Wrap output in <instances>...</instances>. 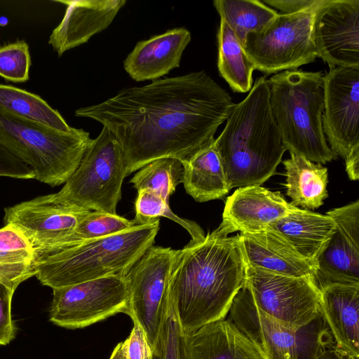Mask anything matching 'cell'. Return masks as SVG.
<instances>
[{
  "mask_svg": "<svg viewBox=\"0 0 359 359\" xmlns=\"http://www.w3.org/2000/svg\"><path fill=\"white\" fill-rule=\"evenodd\" d=\"M205 71L120 90L75 116L98 121L116 137L127 175L163 158L189 159L214 138L234 106Z\"/></svg>",
  "mask_w": 359,
  "mask_h": 359,
  "instance_id": "6da1fadb",
  "label": "cell"
},
{
  "mask_svg": "<svg viewBox=\"0 0 359 359\" xmlns=\"http://www.w3.org/2000/svg\"><path fill=\"white\" fill-rule=\"evenodd\" d=\"M245 269L238 234L229 236L218 227L175 250L168 297L187 334L226 319L243 285Z\"/></svg>",
  "mask_w": 359,
  "mask_h": 359,
  "instance_id": "7a4b0ae2",
  "label": "cell"
},
{
  "mask_svg": "<svg viewBox=\"0 0 359 359\" xmlns=\"http://www.w3.org/2000/svg\"><path fill=\"white\" fill-rule=\"evenodd\" d=\"M269 97L268 80L257 78L247 97L234 104L215 139L231 189L262 184L275 173L286 151Z\"/></svg>",
  "mask_w": 359,
  "mask_h": 359,
  "instance_id": "3957f363",
  "label": "cell"
},
{
  "mask_svg": "<svg viewBox=\"0 0 359 359\" xmlns=\"http://www.w3.org/2000/svg\"><path fill=\"white\" fill-rule=\"evenodd\" d=\"M159 229V219H154L42 255L36 258L35 276L43 285L54 289L110 275L126 276L153 245Z\"/></svg>",
  "mask_w": 359,
  "mask_h": 359,
  "instance_id": "277c9868",
  "label": "cell"
},
{
  "mask_svg": "<svg viewBox=\"0 0 359 359\" xmlns=\"http://www.w3.org/2000/svg\"><path fill=\"white\" fill-rule=\"evenodd\" d=\"M267 80L271 112L285 150L321 165L337 159L323 132V72L286 70Z\"/></svg>",
  "mask_w": 359,
  "mask_h": 359,
  "instance_id": "5b68a950",
  "label": "cell"
},
{
  "mask_svg": "<svg viewBox=\"0 0 359 359\" xmlns=\"http://www.w3.org/2000/svg\"><path fill=\"white\" fill-rule=\"evenodd\" d=\"M93 142L83 129L62 132L0 107V144L51 187L66 182Z\"/></svg>",
  "mask_w": 359,
  "mask_h": 359,
  "instance_id": "8992f818",
  "label": "cell"
},
{
  "mask_svg": "<svg viewBox=\"0 0 359 359\" xmlns=\"http://www.w3.org/2000/svg\"><path fill=\"white\" fill-rule=\"evenodd\" d=\"M126 176L121 146L103 126L78 168L54 196L60 203L68 207L116 215Z\"/></svg>",
  "mask_w": 359,
  "mask_h": 359,
  "instance_id": "52a82bcc",
  "label": "cell"
},
{
  "mask_svg": "<svg viewBox=\"0 0 359 359\" xmlns=\"http://www.w3.org/2000/svg\"><path fill=\"white\" fill-rule=\"evenodd\" d=\"M227 320L264 353L266 359H317L332 338L322 314L306 326L295 328L257 309L244 284L236 294Z\"/></svg>",
  "mask_w": 359,
  "mask_h": 359,
  "instance_id": "ba28073f",
  "label": "cell"
},
{
  "mask_svg": "<svg viewBox=\"0 0 359 359\" xmlns=\"http://www.w3.org/2000/svg\"><path fill=\"white\" fill-rule=\"evenodd\" d=\"M292 14H278L260 29L249 33L244 49L255 69L266 76L297 69L318 57L313 26L316 11L323 3Z\"/></svg>",
  "mask_w": 359,
  "mask_h": 359,
  "instance_id": "9c48e42d",
  "label": "cell"
},
{
  "mask_svg": "<svg viewBox=\"0 0 359 359\" xmlns=\"http://www.w3.org/2000/svg\"><path fill=\"white\" fill-rule=\"evenodd\" d=\"M358 121L359 68H330L324 75L323 132L351 180L359 178Z\"/></svg>",
  "mask_w": 359,
  "mask_h": 359,
  "instance_id": "30bf717a",
  "label": "cell"
},
{
  "mask_svg": "<svg viewBox=\"0 0 359 359\" xmlns=\"http://www.w3.org/2000/svg\"><path fill=\"white\" fill-rule=\"evenodd\" d=\"M244 284L255 306L295 328L321 315L320 291L313 276L294 277L245 265Z\"/></svg>",
  "mask_w": 359,
  "mask_h": 359,
  "instance_id": "8fae6325",
  "label": "cell"
},
{
  "mask_svg": "<svg viewBox=\"0 0 359 359\" xmlns=\"http://www.w3.org/2000/svg\"><path fill=\"white\" fill-rule=\"evenodd\" d=\"M50 320L67 329L83 328L126 313L130 290L124 275H110L53 289Z\"/></svg>",
  "mask_w": 359,
  "mask_h": 359,
  "instance_id": "7c38bea8",
  "label": "cell"
},
{
  "mask_svg": "<svg viewBox=\"0 0 359 359\" xmlns=\"http://www.w3.org/2000/svg\"><path fill=\"white\" fill-rule=\"evenodd\" d=\"M175 251L152 245L126 276L130 290L126 313L142 327L152 348L168 306V283Z\"/></svg>",
  "mask_w": 359,
  "mask_h": 359,
  "instance_id": "4fadbf2b",
  "label": "cell"
},
{
  "mask_svg": "<svg viewBox=\"0 0 359 359\" xmlns=\"http://www.w3.org/2000/svg\"><path fill=\"white\" fill-rule=\"evenodd\" d=\"M90 212L64 205L51 194L6 208L4 219L26 238L37 258L67 236Z\"/></svg>",
  "mask_w": 359,
  "mask_h": 359,
  "instance_id": "5bb4252c",
  "label": "cell"
},
{
  "mask_svg": "<svg viewBox=\"0 0 359 359\" xmlns=\"http://www.w3.org/2000/svg\"><path fill=\"white\" fill-rule=\"evenodd\" d=\"M318 57L330 68H359V0H324L316 11Z\"/></svg>",
  "mask_w": 359,
  "mask_h": 359,
  "instance_id": "9a60e30c",
  "label": "cell"
},
{
  "mask_svg": "<svg viewBox=\"0 0 359 359\" xmlns=\"http://www.w3.org/2000/svg\"><path fill=\"white\" fill-rule=\"evenodd\" d=\"M335 231L316 262L319 289L327 284L359 285V201L326 212Z\"/></svg>",
  "mask_w": 359,
  "mask_h": 359,
  "instance_id": "2e32d148",
  "label": "cell"
},
{
  "mask_svg": "<svg viewBox=\"0 0 359 359\" xmlns=\"http://www.w3.org/2000/svg\"><path fill=\"white\" fill-rule=\"evenodd\" d=\"M294 208L278 191L259 185L238 187L227 197L218 228L226 235L255 233L269 227Z\"/></svg>",
  "mask_w": 359,
  "mask_h": 359,
  "instance_id": "e0dca14e",
  "label": "cell"
},
{
  "mask_svg": "<svg viewBox=\"0 0 359 359\" xmlns=\"http://www.w3.org/2000/svg\"><path fill=\"white\" fill-rule=\"evenodd\" d=\"M66 6L60 24L52 31L48 43L58 57L86 43L91 36L107 29L126 0L57 1Z\"/></svg>",
  "mask_w": 359,
  "mask_h": 359,
  "instance_id": "ac0fdd59",
  "label": "cell"
},
{
  "mask_svg": "<svg viewBox=\"0 0 359 359\" xmlns=\"http://www.w3.org/2000/svg\"><path fill=\"white\" fill-rule=\"evenodd\" d=\"M238 234L245 265L290 276L314 277L315 265L273 228Z\"/></svg>",
  "mask_w": 359,
  "mask_h": 359,
  "instance_id": "d6986e66",
  "label": "cell"
},
{
  "mask_svg": "<svg viewBox=\"0 0 359 359\" xmlns=\"http://www.w3.org/2000/svg\"><path fill=\"white\" fill-rule=\"evenodd\" d=\"M190 41L189 31L182 27L141 41L125 59L124 69L136 81L157 80L180 67Z\"/></svg>",
  "mask_w": 359,
  "mask_h": 359,
  "instance_id": "ffe728a7",
  "label": "cell"
},
{
  "mask_svg": "<svg viewBox=\"0 0 359 359\" xmlns=\"http://www.w3.org/2000/svg\"><path fill=\"white\" fill-rule=\"evenodd\" d=\"M320 291L321 314L335 344L359 358V285L332 283Z\"/></svg>",
  "mask_w": 359,
  "mask_h": 359,
  "instance_id": "44dd1931",
  "label": "cell"
},
{
  "mask_svg": "<svg viewBox=\"0 0 359 359\" xmlns=\"http://www.w3.org/2000/svg\"><path fill=\"white\" fill-rule=\"evenodd\" d=\"M192 359H266L262 351L226 319L189 334Z\"/></svg>",
  "mask_w": 359,
  "mask_h": 359,
  "instance_id": "7402d4cb",
  "label": "cell"
},
{
  "mask_svg": "<svg viewBox=\"0 0 359 359\" xmlns=\"http://www.w3.org/2000/svg\"><path fill=\"white\" fill-rule=\"evenodd\" d=\"M279 232L304 259L316 262L335 231V223L322 215L297 206L270 226Z\"/></svg>",
  "mask_w": 359,
  "mask_h": 359,
  "instance_id": "603a6c76",
  "label": "cell"
},
{
  "mask_svg": "<svg viewBox=\"0 0 359 359\" xmlns=\"http://www.w3.org/2000/svg\"><path fill=\"white\" fill-rule=\"evenodd\" d=\"M182 163V183L187 193L196 201L219 199L231 190L215 138Z\"/></svg>",
  "mask_w": 359,
  "mask_h": 359,
  "instance_id": "cb8c5ba5",
  "label": "cell"
},
{
  "mask_svg": "<svg viewBox=\"0 0 359 359\" xmlns=\"http://www.w3.org/2000/svg\"><path fill=\"white\" fill-rule=\"evenodd\" d=\"M283 163L286 171V194L292 204L306 210L320 207L328 195L327 168L292 153Z\"/></svg>",
  "mask_w": 359,
  "mask_h": 359,
  "instance_id": "d4e9b609",
  "label": "cell"
},
{
  "mask_svg": "<svg viewBox=\"0 0 359 359\" xmlns=\"http://www.w3.org/2000/svg\"><path fill=\"white\" fill-rule=\"evenodd\" d=\"M36 255L31 245L15 228L0 229V283L15 292L36 274Z\"/></svg>",
  "mask_w": 359,
  "mask_h": 359,
  "instance_id": "484cf974",
  "label": "cell"
},
{
  "mask_svg": "<svg viewBox=\"0 0 359 359\" xmlns=\"http://www.w3.org/2000/svg\"><path fill=\"white\" fill-rule=\"evenodd\" d=\"M217 67L233 92L246 93L252 86L254 65L229 25L220 19L217 32Z\"/></svg>",
  "mask_w": 359,
  "mask_h": 359,
  "instance_id": "4316f807",
  "label": "cell"
},
{
  "mask_svg": "<svg viewBox=\"0 0 359 359\" xmlns=\"http://www.w3.org/2000/svg\"><path fill=\"white\" fill-rule=\"evenodd\" d=\"M0 107L55 130L70 132L73 129L58 111L40 96L13 86L0 84Z\"/></svg>",
  "mask_w": 359,
  "mask_h": 359,
  "instance_id": "83f0119b",
  "label": "cell"
},
{
  "mask_svg": "<svg viewBox=\"0 0 359 359\" xmlns=\"http://www.w3.org/2000/svg\"><path fill=\"white\" fill-rule=\"evenodd\" d=\"M213 4L243 46L249 33L260 29L278 14L257 0H215Z\"/></svg>",
  "mask_w": 359,
  "mask_h": 359,
  "instance_id": "f1b7e54d",
  "label": "cell"
},
{
  "mask_svg": "<svg viewBox=\"0 0 359 359\" xmlns=\"http://www.w3.org/2000/svg\"><path fill=\"white\" fill-rule=\"evenodd\" d=\"M137 224L140 223L137 222L135 219L129 220L117 214L111 215L102 212L90 211L79 222L67 236L43 255L59 252L89 241L119 233Z\"/></svg>",
  "mask_w": 359,
  "mask_h": 359,
  "instance_id": "f546056e",
  "label": "cell"
},
{
  "mask_svg": "<svg viewBox=\"0 0 359 359\" xmlns=\"http://www.w3.org/2000/svg\"><path fill=\"white\" fill-rule=\"evenodd\" d=\"M183 170L180 160L159 158L140 168L130 182L137 191L144 189L153 190L168 202L177 186L182 183Z\"/></svg>",
  "mask_w": 359,
  "mask_h": 359,
  "instance_id": "4dcf8cb0",
  "label": "cell"
},
{
  "mask_svg": "<svg viewBox=\"0 0 359 359\" xmlns=\"http://www.w3.org/2000/svg\"><path fill=\"white\" fill-rule=\"evenodd\" d=\"M151 359H192L189 334L182 330L169 299Z\"/></svg>",
  "mask_w": 359,
  "mask_h": 359,
  "instance_id": "1f68e13d",
  "label": "cell"
},
{
  "mask_svg": "<svg viewBox=\"0 0 359 359\" xmlns=\"http://www.w3.org/2000/svg\"><path fill=\"white\" fill-rule=\"evenodd\" d=\"M135 220L141 224L163 217L168 218L184 228L191 237L193 241H198L205 237L201 227L195 222L181 218L170 208L168 202L165 201L158 193L149 189L137 191L135 201Z\"/></svg>",
  "mask_w": 359,
  "mask_h": 359,
  "instance_id": "d6a6232c",
  "label": "cell"
},
{
  "mask_svg": "<svg viewBox=\"0 0 359 359\" xmlns=\"http://www.w3.org/2000/svg\"><path fill=\"white\" fill-rule=\"evenodd\" d=\"M31 57L24 40L0 46V76L6 81L22 83L29 78Z\"/></svg>",
  "mask_w": 359,
  "mask_h": 359,
  "instance_id": "836d02e7",
  "label": "cell"
},
{
  "mask_svg": "<svg viewBox=\"0 0 359 359\" xmlns=\"http://www.w3.org/2000/svg\"><path fill=\"white\" fill-rule=\"evenodd\" d=\"M13 293L0 283V345L8 344L15 337L16 327L11 314Z\"/></svg>",
  "mask_w": 359,
  "mask_h": 359,
  "instance_id": "e575fe53",
  "label": "cell"
},
{
  "mask_svg": "<svg viewBox=\"0 0 359 359\" xmlns=\"http://www.w3.org/2000/svg\"><path fill=\"white\" fill-rule=\"evenodd\" d=\"M126 359H151L153 348L142 327L133 322L128 337L123 341Z\"/></svg>",
  "mask_w": 359,
  "mask_h": 359,
  "instance_id": "d590c367",
  "label": "cell"
},
{
  "mask_svg": "<svg viewBox=\"0 0 359 359\" xmlns=\"http://www.w3.org/2000/svg\"><path fill=\"white\" fill-rule=\"evenodd\" d=\"M322 0H264L262 2L280 10L282 14L306 11L321 3Z\"/></svg>",
  "mask_w": 359,
  "mask_h": 359,
  "instance_id": "8d00e7d4",
  "label": "cell"
},
{
  "mask_svg": "<svg viewBox=\"0 0 359 359\" xmlns=\"http://www.w3.org/2000/svg\"><path fill=\"white\" fill-rule=\"evenodd\" d=\"M317 359H359L341 349L334 343L333 339L327 342L321 348Z\"/></svg>",
  "mask_w": 359,
  "mask_h": 359,
  "instance_id": "74e56055",
  "label": "cell"
},
{
  "mask_svg": "<svg viewBox=\"0 0 359 359\" xmlns=\"http://www.w3.org/2000/svg\"><path fill=\"white\" fill-rule=\"evenodd\" d=\"M11 154L0 144V176H11Z\"/></svg>",
  "mask_w": 359,
  "mask_h": 359,
  "instance_id": "f35d334b",
  "label": "cell"
},
{
  "mask_svg": "<svg viewBox=\"0 0 359 359\" xmlns=\"http://www.w3.org/2000/svg\"><path fill=\"white\" fill-rule=\"evenodd\" d=\"M109 359H126L123 341L118 343L114 348Z\"/></svg>",
  "mask_w": 359,
  "mask_h": 359,
  "instance_id": "ab89813d",
  "label": "cell"
}]
</instances>
